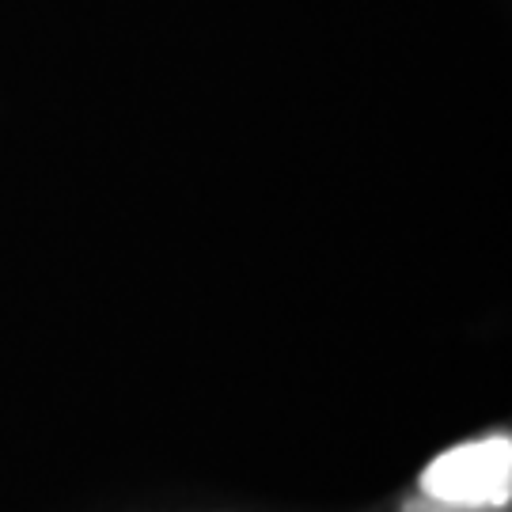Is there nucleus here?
I'll return each mask as SVG.
<instances>
[{"instance_id": "f257e3e1", "label": "nucleus", "mask_w": 512, "mask_h": 512, "mask_svg": "<svg viewBox=\"0 0 512 512\" xmlns=\"http://www.w3.org/2000/svg\"><path fill=\"white\" fill-rule=\"evenodd\" d=\"M421 494L456 512L505 505L512 494V440L501 433L448 448L421 471Z\"/></svg>"}]
</instances>
